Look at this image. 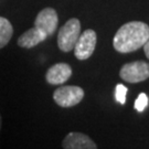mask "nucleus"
Masks as SVG:
<instances>
[{
	"label": "nucleus",
	"instance_id": "obj_1",
	"mask_svg": "<svg viewBox=\"0 0 149 149\" xmlns=\"http://www.w3.org/2000/svg\"><path fill=\"white\" fill-rule=\"evenodd\" d=\"M149 39V26L141 21L123 24L114 37L113 45L119 53H130L143 48Z\"/></svg>",
	"mask_w": 149,
	"mask_h": 149
},
{
	"label": "nucleus",
	"instance_id": "obj_2",
	"mask_svg": "<svg viewBox=\"0 0 149 149\" xmlns=\"http://www.w3.org/2000/svg\"><path fill=\"white\" fill-rule=\"evenodd\" d=\"M81 34V22L76 18H72L65 22L59 30L58 45L62 52H70L74 49V45Z\"/></svg>",
	"mask_w": 149,
	"mask_h": 149
},
{
	"label": "nucleus",
	"instance_id": "obj_3",
	"mask_svg": "<svg viewBox=\"0 0 149 149\" xmlns=\"http://www.w3.org/2000/svg\"><path fill=\"white\" fill-rule=\"evenodd\" d=\"M84 98V90L76 85H64L58 87L53 93L54 102L60 107L68 108L80 104Z\"/></svg>",
	"mask_w": 149,
	"mask_h": 149
},
{
	"label": "nucleus",
	"instance_id": "obj_4",
	"mask_svg": "<svg viewBox=\"0 0 149 149\" xmlns=\"http://www.w3.org/2000/svg\"><path fill=\"white\" fill-rule=\"evenodd\" d=\"M120 79L128 83H139L149 79V63L145 61H134L124 64L119 71Z\"/></svg>",
	"mask_w": 149,
	"mask_h": 149
},
{
	"label": "nucleus",
	"instance_id": "obj_5",
	"mask_svg": "<svg viewBox=\"0 0 149 149\" xmlns=\"http://www.w3.org/2000/svg\"><path fill=\"white\" fill-rule=\"evenodd\" d=\"M96 42H97V36L94 30L87 29L83 33H81L73 49L75 58L80 61L90 59L92 54L94 53Z\"/></svg>",
	"mask_w": 149,
	"mask_h": 149
},
{
	"label": "nucleus",
	"instance_id": "obj_6",
	"mask_svg": "<svg viewBox=\"0 0 149 149\" xmlns=\"http://www.w3.org/2000/svg\"><path fill=\"white\" fill-rule=\"evenodd\" d=\"M59 23V17L53 8H44L38 13L34 20V27L42 31L47 37L53 34Z\"/></svg>",
	"mask_w": 149,
	"mask_h": 149
},
{
	"label": "nucleus",
	"instance_id": "obj_7",
	"mask_svg": "<svg viewBox=\"0 0 149 149\" xmlns=\"http://www.w3.org/2000/svg\"><path fill=\"white\" fill-rule=\"evenodd\" d=\"M63 149H97L94 140L87 135L79 132H71L62 141Z\"/></svg>",
	"mask_w": 149,
	"mask_h": 149
},
{
	"label": "nucleus",
	"instance_id": "obj_8",
	"mask_svg": "<svg viewBox=\"0 0 149 149\" xmlns=\"http://www.w3.org/2000/svg\"><path fill=\"white\" fill-rule=\"evenodd\" d=\"M72 76V68L68 63H56L45 73V81L51 85H61Z\"/></svg>",
	"mask_w": 149,
	"mask_h": 149
},
{
	"label": "nucleus",
	"instance_id": "obj_9",
	"mask_svg": "<svg viewBox=\"0 0 149 149\" xmlns=\"http://www.w3.org/2000/svg\"><path fill=\"white\" fill-rule=\"evenodd\" d=\"M47 36L43 33L42 31H40L39 29H37L36 27L29 29L24 33H22L21 36L18 39V45L20 48L23 49H31L34 48L36 45L40 44L41 42H43L45 39H47Z\"/></svg>",
	"mask_w": 149,
	"mask_h": 149
},
{
	"label": "nucleus",
	"instance_id": "obj_10",
	"mask_svg": "<svg viewBox=\"0 0 149 149\" xmlns=\"http://www.w3.org/2000/svg\"><path fill=\"white\" fill-rule=\"evenodd\" d=\"M13 34V28L11 22L3 17H0V49L5 48Z\"/></svg>",
	"mask_w": 149,
	"mask_h": 149
},
{
	"label": "nucleus",
	"instance_id": "obj_11",
	"mask_svg": "<svg viewBox=\"0 0 149 149\" xmlns=\"http://www.w3.org/2000/svg\"><path fill=\"white\" fill-rule=\"evenodd\" d=\"M148 96L146 95L145 93H140L139 96L137 97L136 102H135V109L139 113L144 112L145 109L147 108V106H148Z\"/></svg>",
	"mask_w": 149,
	"mask_h": 149
},
{
	"label": "nucleus",
	"instance_id": "obj_12",
	"mask_svg": "<svg viewBox=\"0 0 149 149\" xmlns=\"http://www.w3.org/2000/svg\"><path fill=\"white\" fill-rule=\"evenodd\" d=\"M127 87L123 84H117L115 90V98L119 104H125L126 102V94H127Z\"/></svg>",
	"mask_w": 149,
	"mask_h": 149
},
{
	"label": "nucleus",
	"instance_id": "obj_13",
	"mask_svg": "<svg viewBox=\"0 0 149 149\" xmlns=\"http://www.w3.org/2000/svg\"><path fill=\"white\" fill-rule=\"evenodd\" d=\"M144 51H145V54H146V56L149 59V39L146 41V43L144 44Z\"/></svg>",
	"mask_w": 149,
	"mask_h": 149
},
{
	"label": "nucleus",
	"instance_id": "obj_14",
	"mask_svg": "<svg viewBox=\"0 0 149 149\" xmlns=\"http://www.w3.org/2000/svg\"><path fill=\"white\" fill-rule=\"evenodd\" d=\"M1 126H2V118H1V114H0V132H1Z\"/></svg>",
	"mask_w": 149,
	"mask_h": 149
}]
</instances>
